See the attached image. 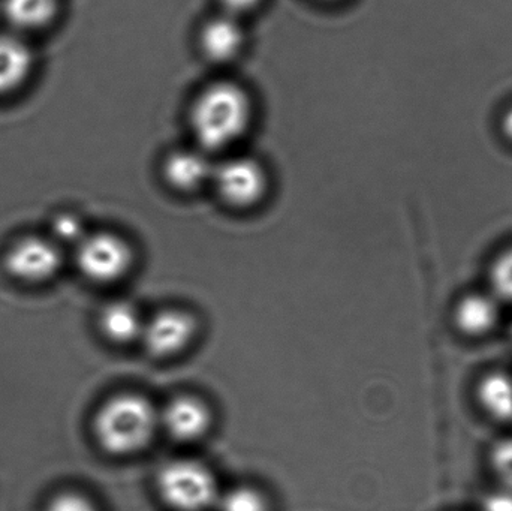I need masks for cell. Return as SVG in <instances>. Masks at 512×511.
<instances>
[{
	"label": "cell",
	"mask_w": 512,
	"mask_h": 511,
	"mask_svg": "<svg viewBox=\"0 0 512 511\" xmlns=\"http://www.w3.org/2000/svg\"><path fill=\"white\" fill-rule=\"evenodd\" d=\"M270 185L267 167L251 155L228 153L216 161L212 183L218 197L234 209H251L264 200Z\"/></svg>",
	"instance_id": "obj_4"
},
{
	"label": "cell",
	"mask_w": 512,
	"mask_h": 511,
	"mask_svg": "<svg viewBox=\"0 0 512 511\" xmlns=\"http://www.w3.org/2000/svg\"><path fill=\"white\" fill-rule=\"evenodd\" d=\"M221 11L225 14L242 18L255 12L264 0H218Z\"/></svg>",
	"instance_id": "obj_21"
},
{
	"label": "cell",
	"mask_w": 512,
	"mask_h": 511,
	"mask_svg": "<svg viewBox=\"0 0 512 511\" xmlns=\"http://www.w3.org/2000/svg\"><path fill=\"white\" fill-rule=\"evenodd\" d=\"M502 303L490 291H469L454 303L451 323L468 341H483L498 330Z\"/></svg>",
	"instance_id": "obj_7"
},
{
	"label": "cell",
	"mask_w": 512,
	"mask_h": 511,
	"mask_svg": "<svg viewBox=\"0 0 512 511\" xmlns=\"http://www.w3.org/2000/svg\"><path fill=\"white\" fill-rule=\"evenodd\" d=\"M486 509L487 511H512V492L502 488L499 494L490 497Z\"/></svg>",
	"instance_id": "obj_23"
},
{
	"label": "cell",
	"mask_w": 512,
	"mask_h": 511,
	"mask_svg": "<svg viewBox=\"0 0 512 511\" xmlns=\"http://www.w3.org/2000/svg\"><path fill=\"white\" fill-rule=\"evenodd\" d=\"M159 428V411L149 399L132 393L114 396L101 405L93 419V435L108 455L141 452Z\"/></svg>",
	"instance_id": "obj_2"
},
{
	"label": "cell",
	"mask_w": 512,
	"mask_h": 511,
	"mask_svg": "<svg viewBox=\"0 0 512 511\" xmlns=\"http://www.w3.org/2000/svg\"><path fill=\"white\" fill-rule=\"evenodd\" d=\"M86 236L83 222L74 213H60L54 218L53 237L51 239L56 240L59 245H62V243L78 245Z\"/></svg>",
	"instance_id": "obj_19"
},
{
	"label": "cell",
	"mask_w": 512,
	"mask_h": 511,
	"mask_svg": "<svg viewBox=\"0 0 512 511\" xmlns=\"http://www.w3.org/2000/svg\"><path fill=\"white\" fill-rule=\"evenodd\" d=\"M215 165V156L192 144L171 150L165 156L162 176L174 191L191 194L212 183Z\"/></svg>",
	"instance_id": "obj_8"
},
{
	"label": "cell",
	"mask_w": 512,
	"mask_h": 511,
	"mask_svg": "<svg viewBox=\"0 0 512 511\" xmlns=\"http://www.w3.org/2000/svg\"><path fill=\"white\" fill-rule=\"evenodd\" d=\"M490 293L501 303L512 305V245L505 246L489 266Z\"/></svg>",
	"instance_id": "obj_16"
},
{
	"label": "cell",
	"mask_w": 512,
	"mask_h": 511,
	"mask_svg": "<svg viewBox=\"0 0 512 511\" xmlns=\"http://www.w3.org/2000/svg\"><path fill=\"white\" fill-rule=\"evenodd\" d=\"M36 54L29 38L17 33L0 32V99L21 92L32 80Z\"/></svg>",
	"instance_id": "obj_11"
},
{
	"label": "cell",
	"mask_w": 512,
	"mask_h": 511,
	"mask_svg": "<svg viewBox=\"0 0 512 511\" xmlns=\"http://www.w3.org/2000/svg\"><path fill=\"white\" fill-rule=\"evenodd\" d=\"M255 120L251 92L239 81H212L189 108V128L195 146L212 156H225L245 140Z\"/></svg>",
	"instance_id": "obj_1"
},
{
	"label": "cell",
	"mask_w": 512,
	"mask_h": 511,
	"mask_svg": "<svg viewBox=\"0 0 512 511\" xmlns=\"http://www.w3.org/2000/svg\"><path fill=\"white\" fill-rule=\"evenodd\" d=\"M318 2L337 3V2H343V0H318Z\"/></svg>",
	"instance_id": "obj_24"
},
{
	"label": "cell",
	"mask_w": 512,
	"mask_h": 511,
	"mask_svg": "<svg viewBox=\"0 0 512 511\" xmlns=\"http://www.w3.org/2000/svg\"><path fill=\"white\" fill-rule=\"evenodd\" d=\"M246 42L248 35L242 18L222 11L210 17L198 33L201 53L209 62L216 65H227L239 59L245 50Z\"/></svg>",
	"instance_id": "obj_10"
},
{
	"label": "cell",
	"mask_w": 512,
	"mask_h": 511,
	"mask_svg": "<svg viewBox=\"0 0 512 511\" xmlns=\"http://www.w3.org/2000/svg\"><path fill=\"white\" fill-rule=\"evenodd\" d=\"M510 338H511V342H512V323H511V329H510Z\"/></svg>",
	"instance_id": "obj_25"
},
{
	"label": "cell",
	"mask_w": 512,
	"mask_h": 511,
	"mask_svg": "<svg viewBox=\"0 0 512 511\" xmlns=\"http://www.w3.org/2000/svg\"><path fill=\"white\" fill-rule=\"evenodd\" d=\"M44 511H102L95 501L80 492L63 491L53 495Z\"/></svg>",
	"instance_id": "obj_20"
},
{
	"label": "cell",
	"mask_w": 512,
	"mask_h": 511,
	"mask_svg": "<svg viewBox=\"0 0 512 511\" xmlns=\"http://www.w3.org/2000/svg\"><path fill=\"white\" fill-rule=\"evenodd\" d=\"M212 414L203 401L191 396L174 399L159 413V426L179 441H195L209 431Z\"/></svg>",
	"instance_id": "obj_13"
},
{
	"label": "cell",
	"mask_w": 512,
	"mask_h": 511,
	"mask_svg": "<svg viewBox=\"0 0 512 511\" xmlns=\"http://www.w3.org/2000/svg\"><path fill=\"white\" fill-rule=\"evenodd\" d=\"M3 264L8 275L17 281L45 284L62 269V249L51 237H21L8 249Z\"/></svg>",
	"instance_id": "obj_6"
},
{
	"label": "cell",
	"mask_w": 512,
	"mask_h": 511,
	"mask_svg": "<svg viewBox=\"0 0 512 511\" xmlns=\"http://www.w3.org/2000/svg\"><path fill=\"white\" fill-rule=\"evenodd\" d=\"M489 464L502 488L512 492V438L493 444Z\"/></svg>",
	"instance_id": "obj_18"
},
{
	"label": "cell",
	"mask_w": 512,
	"mask_h": 511,
	"mask_svg": "<svg viewBox=\"0 0 512 511\" xmlns=\"http://www.w3.org/2000/svg\"><path fill=\"white\" fill-rule=\"evenodd\" d=\"M77 266L96 284H111L128 273L132 252L122 237L113 233L87 234L77 245Z\"/></svg>",
	"instance_id": "obj_5"
},
{
	"label": "cell",
	"mask_w": 512,
	"mask_h": 511,
	"mask_svg": "<svg viewBox=\"0 0 512 511\" xmlns=\"http://www.w3.org/2000/svg\"><path fill=\"white\" fill-rule=\"evenodd\" d=\"M158 494L171 511H213L221 489L215 476L194 461H176L162 468Z\"/></svg>",
	"instance_id": "obj_3"
},
{
	"label": "cell",
	"mask_w": 512,
	"mask_h": 511,
	"mask_svg": "<svg viewBox=\"0 0 512 511\" xmlns=\"http://www.w3.org/2000/svg\"><path fill=\"white\" fill-rule=\"evenodd\" d=\"M475 402L496 425L512 423V375L502 369L484 372L475 384Z\"/></svg>",
	"instance_id": "obj_14"
},
{
	"label": "cell",
	"mask_w": 512,
	"mask_h": 511,
	"mask_svg": "<svg viewBox=\"0 0 512 511\" xmlns=\"http://www.w3.org/2000/svg\"><path fill=\"white\" fill-rule=\"evenodd\" d=\"M215 511H271L267 497L252 486H237L221 492Z\"/></svg>",
	"instance_id": "obj_17"
},
{
	"label": "cell",
	"mask_w": 512,
	"mask_h": 511,
	"mask_svg": "<svg viewBox=\"0 0 512 511\" xmlns=\"http://www.w3.org/2000/svg\"><path fill=\"white\" fill-rule=\"evenodd\" d=\"M63 0H0L5 29L29 38L51 29L62 14Z\"/></svg>",
	"instance_id": "obj_12"
},
{
	"label": "cell",
	"mask_w": 512,
	"mask_h": 511,
	"mask_svg": "<svg viewBox=\"0 0 512 511\" xmlns=\"http://www.w3.org/2000/svg\"><path fill=\"white\" fill-rule=\"evenodd\" d=\"M99 327L108 341L114 344H131L141 339L144 321L131 303L114 302L102 309Z\"/></svg>",
	"instance_id": "obj_15"
},
{
	"label": "cell",
	"mask_w": 512,
	"mask_h": 511,
	"mask_svg": "<svg viewBox=\"0 0 512 511\" xmlns=\"http://www.w3.org/2000/svg\"><path fill=\"white\" fill-rule=\"evenodd\" d=\"M194 318L182 311H162L144 323V347L152 356L159 359L177 356L182 353L195 336Z\"/></svg>",
	"instance_id": "obj_9"
},
{
	"label": "cell",
	"mask_w": 512,
	"mask_h": 511,
	"mask_svg": "<svg viewBox=\"0 0 512 511\" xmlns=\"http://www.w3.org/2000/svg\"><path fill=\"white\" fill-rule=\"evenodd\" d=\"M498 132L505 144L512 147V101L508 102L499 113Z\"/></svg>",
	"instance_id": "obj_22"
}]
</instances>
